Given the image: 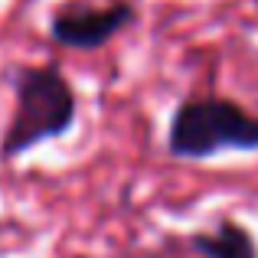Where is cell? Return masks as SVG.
<instances>
[{"label":"cell","instance_id":"obj_1","mask_svg":"<svg viewBox=\"0 0 258 258\" xmlns=\"http://www.w3.org/2000/svg\"><path fill=\"white\" fill-rule=\"evenodd\" d=\"M167 147L173 157L186 160L219 151H258V114L229 98H189L173 111Z\"/></svg>","mask_w":258,"mask_h":258},{"label":"cell","instance_id":"obj_2","mask_svg":"<svg viewBox=\"0 0 258 258\" xmlns=\"http://www.w3.org/2000/svg\"><path fill=\"white\" fill-rule=\"evenodd\" d=\"M76 121V92L56 66H33L17 76V114L4 138V157L66 134Z\"/></svg>","mask_w":258,"mask_h":258},{"label":"cell","instance_id":"obj_3","mask_svg":"<svg viewBox=\"0 0 258 258\" xmlns=\"http://www.w3.org/2000/svg\"><path fill=\"white\" fill-rule=\"evenodd\" d=\"M134 7L118 0L111 7H85L82 0H72L69 7H62L59 13H52L49 20V36L56 46L66 49H98V46L111 43L124 26L134 23Z\"/></svg>","mask_w":258,"mask_h":258},{"label":"cell","instance_id":"obj_4","mask_svg":"<svg viewBox=\"0 0 258 258\" xmlns=\"http://www.w3.org/2000/svg\"><path fill=\"white\" fill-rule=\"evenodd\" d=\"M193 245L206 258H255V245L248 239V232L239 229L235 222H222L216 232L196 235Z\"/></svg>","mask_w":258,"mask_h":258}]
</instances>
